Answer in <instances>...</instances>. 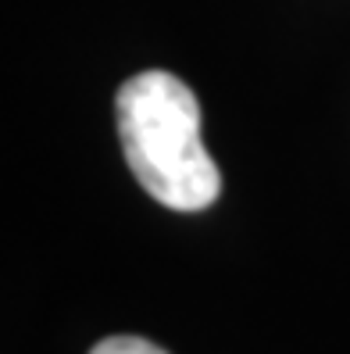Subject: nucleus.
<instances>
[{
    "label": "nucleus",
    "mask_w": 350,
    "mask_h": 354,
    "mask_svg": "<svg viewBox=\"0 0 350 354\" xmlns=\"http://www.w3.org/2000/svg\"><path fill=\"white\" fill-rule=\"evenodd\" d=\"M118 133L133 176L172 212H204L222 194L200 140V104L172 72H139L118 90Z\"/></svg>",
    "instance_id": "nucleus-1"
},
{
    "label": "nucleus",
    "mask_w": 350,
    "mask_h": 354,
    "mask_svg": "<svg viewBox=\"0 0 350 354\" xmlns=\"http://www.w3.org/2000/svg\"><path fill=\"white\" fill-rule=\"evenodd\" d=\"M90 354H164V351L150 340H139V337H108V340H100Z\"/></svg>",
    "instance_id": "nucleus-2"
}]
</instances>
